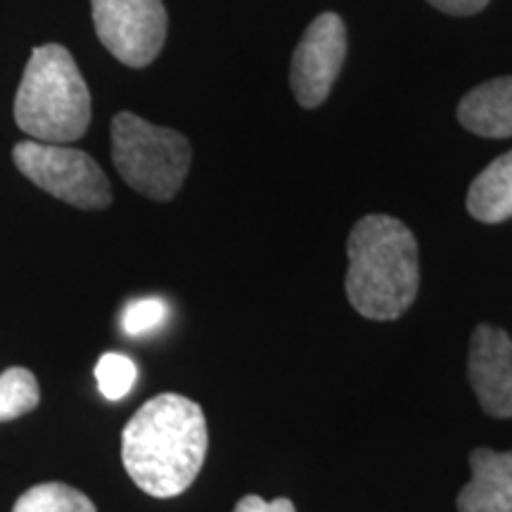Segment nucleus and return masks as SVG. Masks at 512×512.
Instances as JSON below:
<instances>
[{"mask_svg": "<svg viewBox=\"0 0 512 512\" xmlns=\"http://www.w3.org/2000/svg\"><path fill=\"white\" fill-rule=\"evenodd\" d=\"M209 448L200 403L181 394H159L140 406L121 434L128 477L152 498H174L200 475Z\"/></svg>", "mask_w": 512, "mask_h": 512, "instance_id": "f257e3e1", "label": "nucleus"}, {"mask_svg": "<svg viewBox=\"0 0 512 512\" xmlns=\"http://www.w3.org/2000/svg\"><path fill=\"white\" fill-rule=\"evenodd\" d=\"M347 252V297L363 318L394 320L411 309L420 287V261L406 223L370 214L351 230Z\"/></svg>", "mask_w": 512, "mask_h": 512, "instance_id": "f03ea898", "label": "nucleus"}, {"mask_svg": "<svg viewBox=\"0 0 512 512\" xmlns=\"http://www.w3.org/2000/svg\"><path fill=\"white\" fill-rule=\"evenodd\" d=\"M15 121L31 140L69 145L91 124V93L72 53L46 43L31 53L15 98Z\"/></svg>", "mask_w": 512, "mask_h": 512, "instance_id": "7ed1b4c3", "label": "nucleus"}, {"mask_svg": "<svg viewBox=\"0 0 512 512\" xmlns=\"http://www.w3.org/2000/svg\"><path fill=\"white\" fill-rule=\"evenodd\" d=\"M112 159L133 190L155 202H169L183 188L192 152L183 133L121 112L112 121Z\"/></svg>", "mask_w": 512, "mask_h": 512, "instance_id": "20e7f679", "label": "nucleus"}, {"mask_svg": "<svg viewBox=\"0 0 512 512\" xmlns=\"http://www.w3.org/2000/svg\"><path fill=\"white\" fill-rule=\"evenodd\" d=\"M12 159L31 183L72 207L105 209L112 204V188L105 171L83 150L22 140L12 150Z\"/></svg>", "mask_w": 512, "mask_h": 512, "instance_id": "39448f33", "label": "nucleus"}, {"mask_svg": "<svg viewBox=\"0 0 512 512\" xmlns=\"http://www.w3.org/2000/svg\"><path fill=\"white\" fill-rule=\"evenodd\" d=\"M98 38L119 62L147 67L166 41L169 17L162 0H91Z\"/></svg>", "mask_w": 512, "mask_h": 512, "instance_id": "423d86ee", "label": "nucleus"}, {"mask_svg": "<svg viewBox=\"0 0 512 512\" xmlns=\"http://www.w3.org/2000/svg\"><path fill=\"white\" fill-rule=\"evenodd\" d=\"M347 55V27L335 12H323L311 22L292 55V91L306 110L323 105L335 86Z\"/></svg>", "mask_w": 512, "mask_h": 512, "instance_id": "0eeeda50", "label": "nucleus"}, {"mask_svg": "<svg viewBox=\"0 0 512 512\" xmlns=\"http://www.w3.org/2000/svg\"><path fill=\"white\" fill-rule=\"evenodd\" d=\"M467 375L484 413L512 418V339L496 325H477L467 356Z\"/></svg>", "mask_w": 512, "mask_h": 512, "instance_id": "6e6552de", "label": "nucleus"}, {"mask_svg": "<svg viewBox=\"0 0 512 512\" xmlns=\"http://www.w3.org/2000/svg\"><path fill=\"white\" fill-rule=\"evenodd\" d=\"M472 479L458 494L460 512H512V451L475 448Z\"/></svg>", "mask_w": 512, "mask_h": 512, "instance_id": "1a4fd4ad", "label": "nucleus"}, {"mask_svg": "<svg viewBox=\"0 0 512 512\" xmlns=\"http://www.w3.org/2000/svg\"><path fill=\"white\" fill-rule=\"evenodd\" d=\"M458 119L484 138L512 136V76L486 81L460 100Z\"/></svg>", "mask_w": 512, "mask_h": 512, "instance_id": "9d476101", "label": "nucleus"}, {"mask_svg": "<svg viewBox=\"0 0 512 512\" xmlns=\"http://www.w3.org/2000/svg\"><path fill=\"white\" fill-rule=\"evenodd\" d=\"M467 211L482 223L512 219V152L491 162L470 185Z\"/></svg>", "mask_w": 512, "mask_h": 512, "instance_id": "9b49d317", "label": "nucleus"}, {"mask_svg": "<svg viewBox=\"0 0 512 512\" xmlns=\"http://www.w3.org/2000/svg\"><path fill=\"white\" fill-rule=\"evenodd\" d=\"M12 512H98L91 498L74 486L46 482L31 486L17 498Z\"/></svg>", "mask_w": 512, "mask_h": 512, "instance_id": "f8f14e48", "label": "nucleus"}, {"mask_svg": "<svg viewBox=\"0 0 512 512\" xmlns=\"http://www.w3.org/2000/svg\"><path fill=\"white\" fill-rule=\"evenodd\" d=\"M41 401L36 375L27 368H8L0 375V422L17 420L36 411Z\"/></svg>", "mask_w": 512, "mask_h": 512, "instance_id": "ddd939ff", "label": "nucleus"}, {"mask_svg": "<svg viewBox=\"0 0 512 512\" xmlns=\"http://www.w3.org/2000/svg\"><path fill=\"white\" fill-rule=\"evenodd\" d=\"M136 375V363L124 354H102L98 366H95L98 389L107 401H121L131 394Z\"/></svg>", "mask_w": 512, "mask_h": 512, "instance_id": "4468645a", "label": "nucleus"}, {"mask_svg": "<svg viewBox=\"0 0 512 512\" xmlns=\"http://www.w3.org/2000/svg\"><path fill=\"white\" fill-rule=\"evenodd\" d=\"M166 316H169V309L162 299L147 297V299H136L131 302L121 313V328H124L126 335L140 337L147 335V332L157 330L159 325H164Z\"/></svg>", "mask_w": 512, "mask_h": 512, "instance_id": "2eb2a0df", "label": "nucleus"}, {"mask_svg": "<svg viewBox=\"0 0 512 512\" xmlns=\"http://www.w3.org/2000/svg\"><path fill=\"white\" fill-rule=\"evenodd\" d=\"M233 512H297V510H294L292 501H287V498H275V501L266 503L264 498L259 496H245L240 498V503L235 505Z\"/></svg>", "mask_w": 512, "mask_h": 512, "instance_id": "dca6fc26", "label": "nucleus"}, {"mask_svg": "<svg viewBox=\"0 0 512 512\" xmlns=\"http://www.w3.org/2000/svg\"><path fill=\"white\" fill-rule=\"evenodd\" d=\"M434 8L441 12H448V15H475V12L484 10L489 0H430Z\"/></svg>", "mask_w": 512, "mask_h": 512, "instance_id": "f3484780", "label": "nucleus"}]
</instances>
